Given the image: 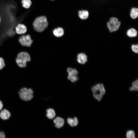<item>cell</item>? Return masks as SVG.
<instances>
[{"mask_svg": "<svg viewBox=\"0 0 138 138\" xmlns=\"http://www.w3.org/2000/svg\"><path fill=\"white\" fill-rule=\"evenodd\" d=\"M48 24L47 18L44 16L37 17L33 23L34 29L39 32L43 31L47 27Z\"/></svg>", "mask_w": 138, "mask_h": 138, "instance_id": "1", "label": "cell"}, {"mask_svg": "<svg viewBox=\"0 0 138 138\" xmlns=\"http://www.w3.org/2000/svg\"><path fill=\"white\" fill-rule=\"evenodd\" d=\"M31 60L29 54L25 52H20L17 55L16 59V62L18 65L21 68H24L26 66L27 63Z\"/></svg>", "mask_w": 138, "mask_h": 138, "instance_id": "2", "label": "cell"}, {"mask_svg": "<svg viewBox=\"0 0 138 138\" xmlns=\"http://www.w3.org/2000/svg\"><path fill=\"white\" fill-rule=\"evenodd\" d=\"M18 93L20 98L24 101L30 100L33 97V91L30 88H22L19 90Z\"/></svg>", "mask_w": 138, "mask_h": 138, "instance_id": "3", "label": "cell"}, {"mask_svg": "<svg viewBox=\"0 0 138 138\" xmlns=\"http://www.w3.org/2000/svg\"><path fill=\"white\" fill-rule=\"evenodd\" d=\"M121 24V22L117 18L112 17L110 18L109 22H107V25L109 31L112 32L117 30Z\"/></svg>", "mask_w": 138, "mask_h": 138, "instance_id": "4", "label": "cell"}, {"mask_svg": "<svg viewBox=\"0 0 138 138\" xmlns=\"http://www.w3.org/2000/svg\"><path fill=\"white\" fill-rule=\"evenodd\" d=\"M67 71L68 73V79L73 83L75 82L78 80V72L76 69L72 67H69L67 69Z\"/></svg>", "mask_w": 138, "mask_h": 138, "instance_id": "5", "label": "cell"}, {"mask_svg": "<svg viewBox=\"0 0 138 138\" xmlns=\"http://www.w3.org/2000/svg\"><path fill=\"white\" fill-rule=\"evenodd\" d=\"M19 41L22 46L28 47H30L33 42L29 34L23 35L19 38Z\"/></svg>", "mask_w": 138, "mask_h": 138, "instance_id": "6", "label": "cell"}, {"mask_svg": "<svg viewBox=\"0 0 138 138\" xmlns=\"http://www.w3.org/2000/svg\"><path fill=\"white\" fill-rule=\"evenodd\" d=\"M15 30L17 34H21L25 33L27 31V29L24 25L19 24L16 27Z\"/></svg>", "mask_w": 138, "mask_h": 138, "instance_id": "7", "label": "cell"}, {"mask_svg": "<svg viewBox=\"0 0 138 138\" xmlns=\"http://www.w3.org/2000/svg\"><path fill=\"white\" fill-rule=\"evenodd\" d=\"M53 122L55 124V127L57 128H60L62 127L64 124V119L60 117L56 118L54 120Z\"/></svg>", "mask_w": 138, "mask_h": 138, "instance_id": "8", "label": "cell"}, {"mask_svg": "<svg viewBox=\"0 0 138 138\" xmlns=\"http://www.w3.org/2000/svg\"><path fill=\"white\" fill-rule=\"evenodd\" d=\"M77 59L79 63L83 64H85L87 61V57L85 53H80L77 55Z\"/></svg>", "mask_w": 138, "mask_h": 138, "instance_id": "9", "label": "cell"}, {"mask_svg": "<svg viewBox=\"0 0 138 138\" xmlns=\"http://www.w3.org/2000/svg\"><path fill=\"white\" fill-rule=\"evenodd\" d=\"M11 116V113L8 110L4 109L0 112V117L2 119L5 120L8 119Z\"/></svg>", "mask_w": 138, "mask_h": 138, "instance_id": "10", "label": "cell"}, {"mask_svg": "<svg viewBox=\"0 0 138 138\" xmlns=\"http://www.w3.org/2000/svg\"><path fill=\"white\" fill-rule=\"evenodd\" d=\"M53 33L54 35L57 37H61L64 34L63 29L61 27H58L55 29L53 31Z\"/></svg>", "mask_w": 138, "mask_h": 138, "instance_id": "11", "label": "cell"}, {"mask_svg": "<svg viewBox=\"0 0 138 138\" xmlns=\"http://www.w3.org/2000/svg\"><path fill=\"white\" fill-rule=\"evenodd\" d=\"M68 123L71 126L74 127L76 126L78 123L77 118L74 117L73 118H69L67 119Z\"/></svg>", "mask_w": 138, "mask_h": 138, "instance_id": "12", "label": "cell"}, {"mask_svg": "<svg viewBox=\"0 0 138 138\" xmlns=\"http://www.w3.org/2000/svg\"><path fill=\"white\" fill-rule=\"evenodd\" d=\"M46 116L48 118L50 119H53L55 116V112L52 109L49 108L46 110Z\"/></svg>", "mask_w": 138, "mask_h": 138, "instance_id": "13", "label": "cell"}, {"mask_svg": "<svg viewBox=\"0 0 138 138\" xmlns=\"http://www.w3.org/2000/svg\"><path fill=\"white\" fill-rule=\"evenodd\" d=\"M79 17L81 19L84 20L87 19L89 16V13L87 10H80L78 12Z\"/></svg>", "mask_w": 138, "mask_h": 138, "instance_id": "14", "label": "cell"}, {"mask_svg": "<svg viewBox=\"0 0 138 138\" xmlns=\"http://www.w3.org/2000/svg\"><path fill=\"white\" fill-rule=\"evenodd\" d=\"M126 34L129 37H135L137 36V32L134 29L131 28L128 30L126 32Z\"/></svg>", "mask_w": 138, "mask_h": 138, "instance_id": "15", "label": "cell"}, {"mask_svg": "<svg viewBox=\"0 0 138 138\" xmlns=\"http://www.w3.org/2000/svg\"><path fill=\"white\" fill-rule=\"evenodd\" d=\"M130 15L132 19L136 18L138 16V9L136 8H132L131 10Z\"/></svg>", "mask_w": 138, "mask_h": 138, "instance_id": "16", "label": "cell"}, {"mask_svg": "<svg viewBox=\"0 0 138 138\" xmlns=\"http://www.w3.org/2000/svg\"><path fill=\"white\" fill-rule=\"evenodd\" d=\"M21 2L23 7L26 8H29L32 4L30 0H22Z\"/></svg>", "mask_w": 138, "mask_h": 138, "instance_id": "17", "label": "cell"}, {"mask_svg": "<svg viewBox=\"0 0 138 138\" xmlns=\"http://www.w3.org/2000/svg\"><path fill=\"white\" fill-rule=\"evenodd\" d=\"M130 91H137L138 90V80L137 79L132 83V87L129 88Z\"/></svg>", "mask_w": 138, "mask_h": 138, "instance_id": "18", "label": "cell"}, {"mask_svg": "<svg viewBox=\"0 0 138 138\" xmlns=\"http://www.w3.org/2000/svg\"><path fill=\"white\" fill-rule=\"evenodd\" d=\"M126 137L128 138H134L135 137L134 132L132 130H129L126 133Z\"/></svg>", "mask_w": 138, "mask_h": 138, "instance_id": "19", "label": "cell"}, {"mask_svg": "<svg viewBox=\"0 0 138 138\" xmlns=\"http://www.w3.org/2000/svg\"><path fill=\"white\" fill-rule=\"evenodd\" d=\"M93 96L95 99L98 101H100L102 99L103 95L100 94H98L96 93H93Z\"/></svg>", "mask_w": 138, "mask_h": 138, "instance_id": "20", "label": "cell"}, {"mask_svg": "<svg viewBox=\"0 0 138 138\" xmlns=\"http://www.w3.org/2000/svg\"><path fill=\"white\" fill-rule=\"evenodd\" d=\"M131 48L132 51L136 53L138 52V44H133L132 45Z\"/></svg>", "mask_w": 138, "mask_h": 138, "instance_id": "21", "label": "cell"}, {"mask_svg": "<svg viewBox=\"0 0 138 138\" xmlns=\"http://www.w3.org/2000/svg\"><path fill=\"white\" fill-rule=\"evenodd\" d=\"M5 66V64L4 59L0 57V70L2 69Z\"/></svg>", "mask_w": 138, "mask_h": 138, "instance_id": "22", "label": "cell"}, {"mask_svg": "<svg viewBox=\"0 0 138 138\" xmlns=\"http://www.w3.org/2000/svg\"><path fill=\"white\" fill-rule=\"evenodd\" d=\"M5 135L4 132L3 131H0V138H5Z\"/></svg>", "mask_w": 138, "mask_h": 138, "instance_id": "23", "label": "cell"}, {"mask_svg": "<svg viewBox=\"0 0 138 138\" xmlns=\"http://www.w3.org/2000/svg\"><path fill=\"white\" fill-rule=\"evenodd\" d=\"M3 107V104L2 101L0 100V110H1Z\"/></svg>", "mask_w": 138, "mask_h": 138, "instance_id": "24", "label": "cell"}, {"mask_svg": "<svg viewBox=\"0 0 138 138\" xmlns=\"http://www.w3.org/2000/svg\"><path fill=\"white\" fill-rule=\"evenodd\" d=\"M1 21V18L0 17V22Z\"/></svg>", "mask_w": 138, "mask_h": 138, "instance_id": "25", "label": "cell"}, {"mask_svg": "<svg viewBox=\"0 0 138 138\" xmlns=\"http://www.w3.org/2000/svg\"><path fill=\"white\" fill-rule=\"evenodd\" d=\"M51 0L53 1V0Z\"/></svg>", "mask_w": 138, "mask_h": 138, "instance_id": "26", "label": "cell"}]
</instances>
